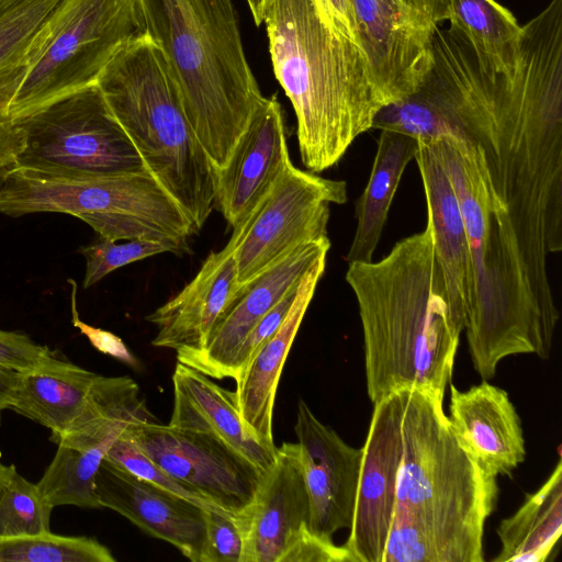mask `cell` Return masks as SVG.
I'll list each match as a JSON object with an SVG mask.
<instances>
[{
	"instance_id": "60d3db41",
	"label": "cell",
	"mask_w": 562,
	"mask_h": 562,
	"mask_svg": "<svg viewBox=\"0 0 562 562\" xmlns=\"http://www.w3.org/2000/svg\"><path fill=\"white\" fill-rule=\"evenodd\" d=\"M20 382V371L0 364V416L10 408Z\"/></svg>"
},
{
	"instance_id": "2e32d148",
	"label": "cell",
	"mask_w": 562,
	"mask_h": 562,
	"mask_svg": "<svg viewBox=\"0 0 562 562\" xmlns=\"http://www.w3.org/2000/svg\"><path fill=\"white\" fill-rule=\"evenodd\" d=\"M329 248V238L305 244L239 286L204 348L181 363L217 380L234 379L235 360L248 333L315 262L327 257Z\"/></svg>"
},
{
	"instance_id": "6da1fadb",
	"label": "cell",
	"mask_w": 562,
	"mask_h": 562,
	"mask_svg": "<svg viewBox=\"0 0 562 562\" xmlns=\"http://www.w3.org/2000/svg\"><path fill=\"white\" fill-rule=\"evenodd\" d=\"M434 63L396 111L417 139L468 140L512 221L539 307H555L548 256L562 249V16L542 10L499 54L454 27L432 40Z\"/></svg>"
},
{
	"instance_id": "3957f363",
	"label": "cell",
	"mask_w": 562,
	"mask_h": 562,
	"mask_svg": "<svg viewBox=\"0 0 562 562\" xmlns=\"http://www.w3.org/2000/svg\"><path fill=\"white\" fill-rule=\"evenodd\" d=\"M400 392L403 449L383 562H482L496 476L459 442L443 397Z\"/></svg>"
},
{
	"instance_id": "9c48e42d",
	"label": "cell",
	"mask_w": 562,
	"mask_h": 562,
	"mask_svg": "<svg viewBox=\"0 0 562 562\" xmlns=\"http://www.w3.org/2000/svg\"><path fill=\"white\" fill-rule=\"evenodd\" d=\"M146 34L139 0H66L9 105L7 125L95 83L122 47Z\"/></svg>"
},
{
	"instance_id": "603a6c76",
	"label": "cell",
	"mask_w": 562,
	"mask_h": 562,
	"mask_svg": "<svg viewBox=\"0 0 562 562\" xmlns=\"http://www.w3.org/2000/svg\"><path fill=\"white\" fill-rule=\"evenodd\" d=\"M418 140L415 160L427 204V223L451 306L465 326L473 295V272L459 202L429 140Z\"/></svg>"
},
{
	"instance_id": "ab89813d",
	"label": "cell",
	"mask_w": 562,
	"mask_h": 562,
	"mask_svg": "<svg viewBox=\"0 0 562 562\" xmlns=\"http://www.w3.org/2000/svg\"><path fill=\"white\" fill-rule=\"evenodd\" d=\"M322 19L337 33L358 45L351 0H313Z\"/></svg>"
},
{
	"instance_id": "f35d334b",
	"label": "cell",
	"mask_w": 562,
	"mask_h": 562,
	"mask_svg": "<svg viewBox=\"0 0 562 562\" xmlns=\"http://www.w3.org/2000/svg\"><path fill=\"white\" fill-rule=\"evenodd\" d=\"M75 290L72 292L74 326L77 327L81 331V334H83L89 339L91 345L100 352L112 356L127 364L134 366L136 363L135 358L133 357V355L130 352V350L119 336L108 330L88 325L79 319L75 304Z\"/></svg>"
},
{
	"instance_id": "5bb4252c",
	"label": "cell",
	"mask_w": 562,
	"mask_h": 562,
	"mask_svg": "<svg viewBox=\"0 0 562 562\" xmlns=\"http://www.w3.org/2000/svg\"><path fill=\"white\" fill-rule=\"evenodd\" d=\"M373 405L362 447L353 520L345 543L357 562H383L403 449L401 392Z\"/></svg>"
},
{
	"instance_id": "484cf974",
	"label": "cell",
	"mask_w": 562,
	"mask_h": 562,
	"mask_svg": "<svg viewBox=\"0 0 562 562\" xmlns=\"http://www.w3.org/2000/svg\"><path fill=\"white\" fill-rule=\"evenodd\" d=\"M100 374L54 357L27 371L10 408L50 430V440L94 416Z\"/></svg>"
},
{
	"instance_id": "30bf717a",
	"label": "cell",
	"mask_w": 562,
	"mask_h": 562,
	"mask_svg": "<svg viewBox=\"0 0 562 562\" xmlns=\"http://www.w3.org/2000/svg\"><path fill=\"white\" fill-rule=\"evenodd\" d=\"M14 126L22 135L15 167L64 177L146 169L97 82L47 104Z\"/></svg>"
},
{
	"instance_id": "836d02e7",
	"label": "cell",
	"mask_w": 562,
	"mask_h": 562,
	"mask_svg": "<svg viewBox=\"0 0 562 562\" xmlns=\"http://www.w3.org/2000/svg\"><path fill=\"white\" fill-rule=\"evenodd\" d=\"M127 426L111 445L105 456L106 459L119 463L142 479L194 503L203 509L226 512L211 503L194 488L171 476L147 457L128 436Z\"/></svg>"
},
{
	"instance_id": "4fadbf2b",
	"label": "cell",
	"mask_w": 562,
	"mask_h": 562,
	"mask_svg": "<svg viewBox=\"0 0 562 562\" xmlns=\"http://www.w3.org/2000/svg\"><path fill=\"white\" fill-rule=\"evenodd\" d=\"M127 434L175 479L240 517L255 501L265 474L216 437L154 420H135Z\"/></svg>"
},
{
	"instance_id": "52a82bcc",
	"label": "cell",
	"mask_w": 562,
	"mask_h": 562,
	"mask_svg": "<svg viewBox=\"0 0 562 562\" xmlns=\"http://www.w3.org/2000/svg\"><path fill=\"white\" fill-rule=\"evenodd\" d=\"M97 85L146 169L198 232L215 206L217 170L189 123L161 49L147 34L125 45Z\"/></svg>"
},
{
	"instance_id": "7bdbcfd3",
	"label": "cell",
	"mask_w": 562,
	"mask_h": 562,
	"mask_svg": "<svg viewBox=\"0 0 562 562\" xmlns=\"http://www.w3.org/2000/svg\"><path fill=\"white\" fill-rule=\"evenodd\" d=\"M255 22H257L261 0H247Z\"/></svg>"
},
{
	"instance_id": "ba28073f",
	"label": "cell",
	"mask_w": 562,
	"mask_h": 562,
	"mask_svg": "<svg viewBox=\"0 0 562 562\" xmlns=\"http://www.w3.org/2000/svg\"><path fill=\"white\" fill-rule=\"evenodd\" d=\"M0 212L12 217L58 212L89 224L103 239H148L189 250L198 233L172 196L147 170L97 177H64L20 167L0 183Z\"/></svg>"
},
{
	"instance_id": "d4e9b609",
	"label": "cell",
	"mask_w": 562,
	"mask_h": 562,
	"mask_svg": "<svg viewBox=\"0 0 562 562\" xmlns=\"http://www.w3.org/2000/svg\"><path fill=\"white\" fill-rule=\"evenodd\" d=\"M136 417L100 416L83 422L54 442L57 451L36 486L53 506L101 508L94 491L98 469L113 441ZM146 420V419H143Z\"/></svg>"
},
{
	"instance_id": "8992f818",
	"label": "cell",
	"mask_w": 562,
	"mask_h": 562,
	"mask_svg": "<svg viewBox=\"0 0 562 562\" xmlns=\"http://www.w3.org/2000/svg\"><path fill=\"white\" fill-rule=\"evenodd\" d=\"M147 35L164 53L184 112L210 160L227 164L262 103L232 0H139Z\"/></svg>"
},
{
	"instance_id": "d6a6232c",
	"label": "cell",
	"mask_w": 562,
	"mask_h": 562,
	"mask_svg": "<svg viewBox=\"0 0 562 562\" xmlns=\"http://www.w3.org/2000/svg\"><path fill=\"white\" fill-rule=\"evenodd\" d=\"M86 259L83 288H90L110 272L128 263L162 254H182V249L169 243L132 239L122 244L101 238L100 241L78 250Z\"/></svg>"
},
{
	"instance_id": "e575fe53",
	"label": "cell",
	"mask_w": 562,
	"mask_h": 562,
	"mask_svg": "<svg viewBox=\"0 0 562 562\" xmlns=\"http://www.w3.org/2000/svg\"><path fill=\"white\" fill-rule=\"evenodd\" d=\"M244 537L236 516L205 509V542L201 562H240Z\"/></svg>"
},
{
	"instance_id": "4316f807",
	"label": "cell",
	"mask_w": 562,
	"mask_h": 562,
	"mask_svg": "<svg viewBox=\"0 0 562 562\" xmlns=\"http://www.w3.org/2000/svg\"><path fill=\"white\" fill-rule=\"evenodd\" d=\"M417 149L415 137L381 130L369 180L356 204L357 226L346 256L348 263L373 260L401 178Z\"/></svg>"
},
{
	"instance_id": "f1b7e54d",
	"label": "cell",
	"mask_w": 562,
	"mask_h": 562,
	"mask_svg": "<svg viewBox=\"0 0 562 562\" xmlns=\"http://www.w3.org/2000/svg\"><path fill=\"white\" fill-rule=\"evenodd\" d=\"M562 533V462L542 486L497 528L502 548L495 562H543Z\"/></svg>"
},
{
	"instance_id": "5b68a950",
	"label": "cell",
	"mask_w": 562,
	"mask_h": 562,
	"mask_svg": "<svg viewBox=\"0 0 562 562\" xmlns=\"http://www.w3.org/2000/svg\"><path fill=\"white\" fill-rule=\"evenodd\" d=\"M277 80L295 112L301 161L318 173L335 166L373 127L385 106L360 47L333 30L313 0H261Z\"/></svg>"
},
{
	"instance_id": "7c38bea8",
	"label": "cell",
	"mask_w": 562,
	"mask_h": 562,
	"mask_svg": "<svg viewBox=\"0 0 562 562\" xmlns=\"http://www.w3.org/2000/svg\"><path fill=\"white\" fill-rule=\"evenodd\" d=\"M357 41L385 106L413 94L430 70L432 37L449 0H351Z\"/></svg>"
},
{
	"instance_id": "8d00e7d4",
	"label": "cell",
	"mask_w": 562,
	"mask_h": 562,
	"mask_svg": "<svg viewBox=\"0 0 562 562\" xmlns=\"http://www.w3.org/2000/svg\"><path fill=\"white\" fill-rule=\"evenodd\" d=\"M54 352L26 334L0 328V364L16 371H27L53 359Z\"/></svg>"
},
{
	"instance_id": "b9f144b4",
	"label": "cell",
	"mask_w": 562,
	"mask_h": 562,
	"mask_svg": "<svg viewBox=\"0 0 562 562\" xmlns=\"http://www.w3.org/2000/svg\"><path fill=\"white\" fill-rule=\"evenodd\" d=\"M15 471L16 469L13 464L5 465L2 462H0V494L2 493L7 484L10 482Z\"/></svg>"
},
{
	"instance_id": "4dcf8cb0",
	"label": "cell",
	"mask_w": 562,
	"mask_h": 562,
	"mask_svg": "<svg viewBox=\"0 0 562 562\" xmlns=\"http://www.w3.org/2000/svg\"><path fill=\"white\" fill-rule=\"evenodd\" d=\"M449 21L487 54H499L521 34L513 13L495 0H449Z\"/></svg>"
},
{
	"instance_id": "9a60e30c",
	"label": "cell",
	"mask_w": 562,
	"mask_h": 562,
	"mask_svg": "<svg viewBox=\"0 0 562 562\" xmlns=\"http://www.w3.org/2000/svg\"><path fill=\"white\" fill-rule=\"evenodd\" d=\"M294 431L297 438L310 503L308 529L331 539L352 525L362 448L347 445L299 401Z\"/></svg>"
},
{
	"instance_id": "ee69618b",
	"label": "cell",
	"mask_w": 562,
	"mask_h": 562,
	"mask_svg": "<svg viewBox=\"0 0 562 562\" xmlns=\"http://www.w3.org/2000/svg\"><path fill=\"white\" fill-rule=\"evenodd\" d=\"M5 172H7V171H0V183H1L2 178H3V176H4V173H5Z\"/></svg>"
},
{
	"instance_id": "8fae6325",
	"label": "cell",
	"mask_w": 562,
	"mask_h": 562,
	"mask_svg": "<svg viewBox=\"0 0 562 562\" xmlns=\"http://www.w3.org/2000/svg\"><path fill=\"white\" fill-rule=\"evenodd\" d=\"M348 200L347 183L285 167L254 211L233 227L238 288L294 249L328 239L331 204Z\"/></svg>"
},
{
	"instance_id": "83f0119b",
	"label": "cell",
	"mask_w": 562,
	"mask_h": 562,
	"mask_svg": "<svg viewBox=\"0 0 562 562\" xmlns=\"http://www.w3.org/2000/svg\"><path fill=\"white\" fill-rule=\"evenodd\" d=\"M66 0H0V126Z\"/></svg>"
},
{
	"instance_id": "74e56055",
	"label": "cell",
	"mask_w": 562,
	"mask_h": 562,
	"mask_svg": "<svg viewBox=\"0 0 562 562\" xmlns=\"http://www.w3.org/2000/svg\"><path fill=\"white\" fill-rule=\"evenodd\" d=\"M280 562H357L346 546L338 547L331 539L302 530L288 548Z\"/></svg>"
},
{
	"instance_id": "ac0fdd59",
	"label": "cell",
	"mask_w": 562,
	"mask_h": 562,
	"mask_svg": "<svg viewBox=\"0 0 562 562\" xmlns=\"http://www.w3.org/2000/svg\"><path fill=\"white\" fill-rule=\"evenodd\" d=\"M291 162L281 104L263 99L217 171L215 206L232 227L241 223Z\"/></svg>"
},
{
	"instance_id": "1f68e13d",
	"label": "cell",
	"mask_w": 562,
	"mask_h": 562,
	"mask_svg": "<svg viewBox=\"0 0 562 562\" xmlns=\"http://www.w3.org/2000/svg\"><path fill=\"white\" fill-rule=\"evenodd\" d=\"M53 506L36 484L15 471L0 494V538H19L49 531Z\"/></svg>"
},
{
	"instance_id": "44dd1931",
	"label": "cell",
	"mask_w": 562,
	"mask_h": 562,
	"mask_svg": "<svg viewBox=\"0 0 562 562\" xmlns=\"http://www.w3.org/2000/svg\"><path fill=\"white\" fill-rule=\"evenodd\" d=\"M449 424L463 448L491 474L509 475L525 461L521 422L507 392L487 381L450 386Z\"/></svg>"
},
{
	"instance_id": "d590c367",
	"label": "cell",
	"mask_w": 562,
	"mask_h": 562,
	"mask_svg": "<svg viewBox=\"0 0 562 562\" xmlns=\"http://www.w3.org/2000/svg\"><path fill=\"white\" fill-rule=\"evenodd\" d=\"M300 283L301 281L294 284L248 333L235 360L234 379L258 348L280 328L293 305Z\"/></svg>"
},
{
	"instance_id": "7402d4cb",
	"label": "cell",
	"mask_w": 562,
	"mask_h": 562,
	"mask_svg": "<svg viewBox=\"0 0 562 562\" xmlns=\"http://www.w3.org/2000/svg\"><path fill=\"white\" fill-rule=\"evenodd\" d=\"M325 267L326 257H323L304 274L280 328L258 348L234 379L237 407L246 430L272 449L277 448L272 415L280 374Z\"/></svg>"
},
{
	"instance_id": "f546056e",
	"label": "cell",
	"mask_w": 562,
	"mask_h": 562,
	"mask_svg": "<svg viewBox=\"0 0 562 562\" xmlns=\"http://www.w3.org/2000/svg\"><path fill=\"white\" fill-rule=\"evenodd\" d=\"M95 538L61 536L49 531L19 538H0V562H115Z\"/></svg>"
},
{
	"instance_id": "ffe728a7",
	"label": "cell",
	"mask_w": 562,
	"mask_h": 562,
	"mask_svg": "<svg viewBox=\"0 0 562 562\" xmlns=\"http://www.w3.org/2000/svg\"><path fill=\"white\" fill-rule=\"evenodd\" d=\"M235 244L231 237L220 251H211L195 277L146 318L157 326L155 347L176 351L183 362L200 352L215 324L238 291Z\"/></svg>"
},
{
	"instance_id": "e0dca14e",
	"label": "cell",
	"mask_w": 562,
	"mask_h": 562,
	"mask_svg": "<svg viewBox=\"0 0 562 562\" xmlns=\"http://www.w3.org/2000/svg\"><path fill=\"white\" fill-rule=\"evenodd\" d=\"M102 507L127 518L154 538L201 562L205 542V509L161 488L104 458L94 479Z\"/></svg>"
},
{
	"instance_id": "277c9868",
	"label": "cell",
	"mask_w": 562,
	"mask_h": 562,
	"mask_svg": "<svg viewBox=\"0 0 562 562\" xmlns=\"http://www.w3.org/2000/svg\"><path fill=\"white\" fill-rule=\"evenodd\" d=\"M457 195L471 257L473 295L464 330L484 380L513 355L549 358L555 328L532 292L509 215L470 143L445 134L429 139Z\"/></svg>"
},
{
	"instance_id": "d6986e66",
	"label": "cell",
	"mask_w": 562,
	"mask_h": 562,
	"mask_svg": "<svg viewBox=\"0 0 562 562\" xmlns=\"http://www.w3.org/2000/svg\"><path fill=\"white\" fill-rule=\"evenodd\" d=\"M237 519L244 537L240 562H280L308 528L310 503L297 442L277 447L255 501Z\"/></svg>"
},
{
	"instance_id": "7a4b0ae2",
	"label": "cell",
	"mask_w": 562,
	"mask_h": 562,
	"mask_svg": "<svg viewBox=\"0 0 562 562\" xmlns=\"http://www.w3.org/2000/svg\"><path fill=\"white\" fill-rule=\"evenodd\" d=\"M345 278L359 308L371 402L406 389L443 397L464 324L449 301L430 225L379 261L348 263Z\"/></svg>"
},
{
	"instance_id": "cb8c5ba5",
	"label": "cell",
	"mask_w": 562,
	"mask_h": 562,
	"mask_svg": "<svg viewBox=\"0 0 562 562\" xmlns=\"http://www.w3.org/2000/svg\"><path fill=\"white\" fill-rule=\"evenodd\" d=\"M173 407L170 426L210 434L263 474L273 465L277 448L272 449L245 428L236 402L235 392L216 384L211 376L176 363L172 374Z\"/></svg>"
}]
</instances>
